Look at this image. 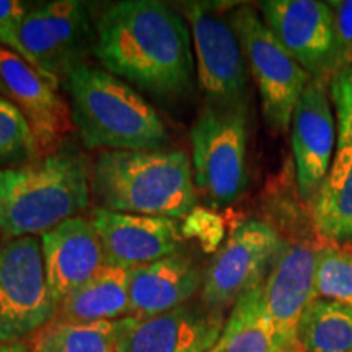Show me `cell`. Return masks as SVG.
Masks as SVG:
<instances>
[{"instance_id": "obj_29", "label": "cell", "mask_w": 352, "mask_h": 352, "mask_svg": "<svg viewBox=\"0 0 352 352\" xmlns=\"http://www.w3.org/2000/svg\"><path fill=\"white\" fill-rule=\"evenodd\" d=\"M0 96H3V98L10 100V96H8V90H7V87H6V83H3V80H2V77H0Z\"/></svg>"}, {"instance_id": "obj_23", "label": "cell", "mask_w": 352, "mask_h": 352, "mask_svg": "<svg viewBox=\"0 0 352 352\" xmlns=\"http://www.w3.org/2000/svg\"><path fill=\"white\" fill-rule=\"evenodd\" d=\"M328 85L329 98L336 108L338 145L331 170L321 189L340 186L352 166V67L334 74Z\"/></svg>"}, {"instance_id": "obj_22", "label": "cell", "mask_w": 352, "mask_h": 352, "mask_svg": "<svg viewBox=\"0 0 352 352\" xmlns=\"http://www.w3.org/2000/svg\"><path fill=\"white\" fill-rule=\"evenodd\" d=\"M116 321L70 323L51 320L36 331V352H118Z\"/></svg>"}, {"instance_id": "obj_27", "label": "cell", "mask_w": 352, "mask_h": 352, "mask_svg": "<svg viewBox=\"0 0 352 352\" xmlns=\"http://www.w3.org/2000/svg\"><path fill=\"white\" fill-rule=\"evenodd\" d=\"M28 10L19 0H0V46L13 51L30 64L28 52L20 41V26Z\"/></svg>"}, {"instance_id": "obj_17", "label": "cell", "mask_w": 352, "mask_h": 352, "mask_svg": "<svg viewBox=\"0 0 352 352\" xmlns=\"http://www.w3.org/2000/svg\"><path fill=\"white\" fill-rule=\"evenodd\" d=\"M41 250L46 279L57 305L107 264L90 219H69L43 233Z\"/></svg>"}, {"instance_id": "obj_13", "label": "cell", "mask_w": 352, "mask_h": 352, "mask_svg": "<svg viewBox=\"0 0 352 352\" xmlns=\"http://www.w3.org/2000/svg\"><path fill=\"white\" fill-rule=\"evenodd\" d=\"M298 195L314 202L331 170L338 145V126L327 83L311 78L298 100L290 122Z\"/></svg>"}, {"instance_id": "obj_15", "label": "cell", "mask_w": 352, "mask_h": 352, "mask_svg": "<svg viewBox=\"0 0 352 352\" xmlns=\"http://www.w3.org/2000/svg\"><path fill=\"white\" fill-rule=\"evenodd\" d=\"M90 220L100 236L107 264L129 271L179 252L183 243L182 228L175 219L96 208Z\"/></svg>"}, {"instance_id": "obj_11", "label": "cell", "mask_w": 352, "mask_h": 352, "mask_svg": "<svg viewBox=\"0 0 352 352\" xmlns=\"http://www.w3.org/2000/svg\"><path fill=\"white\" fill-rule=\"evenodd\" d=\"M264 23L314 80L329 83L340 70L333 12L318 0H266Z\"/></svg>"}, {"instance_id": "obj_6", "label": "cell", "mask_w": 352, "mask_h": 352, "mask_svg": "<svg viewBox=\"0 0 352 352\" xmlns=\"http://www.w3.org/2000/svg\"><path fill=\"white\" fill-rule=\"evenodd\" d=\"M230 21L256 82L264 121L274 134H284L290 129L294 111L311 77L285 51L256 8L236 7Z\"/></svg>"}, {"instance_id": "obj_24", "label": "cell", "mask_w": 352, "mask_h": 352, "mask_svg": "<svg viewBox=\"0 0 352 352\" xmlns=\"http://www.w3.org/2000/svg\"><path fill=\"white\" fill-rule=\"evenodd\" d=\"M41 158L32 127L10 100L0 96V170L20 168Z\"/></svg>"}, {"instance_id": "obj_18", "label": "cell", "mask_w": 352, "mask_h": 352, "mask_svg": "<svg viewBox=\"0 0 352 352\" xmlns=\"http://www.w3.org/2000/svg\"><path fill=\"white\" fill-rule=\"evenodd\" d=\"M202 274L192 256L176 252L129 271V315L145 318L191 302L202 289Z\"/></svg>"}, {"instance_id": "obj_14", "label": "cell", "mask_w": 352, "mask_h": 352, "mask_svg": "<svg viewBox=\"0 0 352 352\" xmlns=\"http://www.w3.org/2000/svg\"><path fill=\"white\" fill-rule=\"evenodd\" d=\"M316 250L283 236V246L264 280V298L283 352H302L297 341L300 318L315 298Z\"/></svg>"}, {"instance_id": "obj_25", "label": "cell", "mask_w": 352, "mask_h": 352, "mask_svg": "<svg viewBox=\"0 0 352 352\" xmlns=\"http://www.w3.org/2000/svg\"><path fill=\"white\" fill-rule=\"evenodd\" d=\"M314 222L324 239L352 243V166L334 189H321L314 202Z\"/></svg>"}, {"instance_id": "obj_3", "label": "cell", "mask_w": 352, "mask_h": 352, "mask_svg": "<svg viewBox=\"0 0 352 352\" xmlns=\"http://www.w3.org/2000/svg\"><path fill=\"white\" fill-rule=\"evenodd\" d=\"M87 158L70 145L20 168L0 170V236H34L77 217L90 204Z\"/></svg>"}, {"instance_id": "obj_12", "label": "cell", "mask_w": 352, "mask_h": 352, "mask_svg": "<svg viewBox=\"0 0 352 352\" xmlns=\"http://www.w3.org/2000/svg\"><path fill=\"white\" fill-rule=\"evenodd\" d=\"M118 323V352H209L222 336L223 314L191 300L145 318L124 316Z\"/></svg>"}, {"instance_id": "obj_28", "label": "cell", "mask_w": 352, "mask_h": 352, "mask_svg": "<svg viewBox=\"0 0 352 352\" xmlns=\"http://www.w3.org/2000/svg\"><path fill=\"white\" fill-rule=\"evenodd\" d=\"M328 6L333 12L340 70L352 67V0H333Z\"/></svg>"}, {"instance_id": "obj_5", "label": "cell", "mask_w": 352, "mask_h": 352, "mask_svg": "<svg viewBox=\"0 0 352 352\" xmlns=\"http://www.w3.org/2000/svg\"><path fill=\"white\" fill-rule=\"evenodd\" d=\"M246 111L204 104L189 131L196 191L214 209L232 206L248 186Z\"/></svg>"}, {"instance_id": "obj_20", "label": "cell", "mask_w": 352, "mask_h": 352, "mask_svg": "<svg viewBox=\"0 0 352 352\" xmlns=\"http://www.w3.org/2000/svg\"><path fill=\"white\" fill-rule=\"evenodd\" d=\"M219 344L222 352H283L264 298V284L232 307Z\"/></svg>"}, {"instance_id": "obj_26", "label": "cell", "mask_w": 352, "mask_h": 352, "mask_svg": "<svg viewBox=\"0 0 352 352\" xmlns=\"http://www.w3.org/2000/svg\"><path fill=\"white\" fill-rule=\"evenodd\" d=\"M315 298L352 308V252L327 245L316 250Z\"/></svg>"}, {"instance_id": "obj_2", "label": "cell", "mask_w": 352, "mask_h": 352, "mask_svg": "<svg viewBox=\"0 0 352 352\" xmlns=\"http://www.w3.org/2000/svg\"><path fill=\"white\" fill-rule=\"evenodd\" d=\"M91 191L113 212L183 219L195 209L192 164L184 151H104L91 168Z\"/></svg>"}, {"instance_id": "obj_7", "label": "cell", "mask_w": 352, "mask_h": 352, "mask_svg": "<svg viewBox=\"0 0 352 352\" xmlns=\"http://www.w3.org/2000/svg\"><path fill=\"white\" fill-rule=\"evenodd\" d=\"M30 65L59 90L74 70L95 56L96 25L90 7L77 0H56L30 8L20 26Z\"/></svg>"}, {"instance_id": "obj_16", "label": "cell", "mask_w": 352, "mask_h": 352, "mask_svg": "<svg viewBox=\"0 0 352 352\" xmlns=\"http://www.w3.org/2000/svg\"><path fill=\"white\" fill-rule=\"evenodd\" d=\"M0 77L10 101L19 107L32 127L39 155L47 157L64 147V139L74 122L67 103L57 95V88L19 54L2 46Z\"/></svg>"}, {"instance_id": "obj_8", "label": "cell", "mask_w": 352, "mask_h": 352, "mask_svg": "<svg viewBox=\"0 0 352 352\" xmlns=\"http://www.w3.org/2000/svg\"><path fill=\"white\" fill-rule=\"evenodd\" d=\"M191 26L196 77L206 104L220 108H246L248 64L230 16L206 2L184 3Z\"/></svg>"}, {"instance_id": "obj_1", "label": "cell", "mask_w": 352, "mask_h": 352, "mask_svg": "<svg viewBox=\"0 0 352 352\" xmlns=\"http://www.w3.org/2000/svg\"><path fill=\"white\" fill-rule=\"evenodd\" d=\"M95 57L109 74L160 98H179L195 87L191 30L165 2L109 6L96 21Z\"/></svg>"}, {"instance_id": "obj_30", "label": "cell", "mask_w": 352, "mask_h": 352, "mask_svg": "<svg viewBox=\"0 0 352 352\" xmlns=\"http://www.w3.org/2000/svg\"><path fill=\"white\" fill-rule=\"evenodd\" d=\"M209 352H222V346H220L219 342H217V346H215L214 349H212V351H209Z\"/></svg>"}, {"instance_id": "obj_4", "label": "cell", "mask_w": 352, "mask_h": 352, "mask_svg": "<svg viewBox=\"0 0 352 352\" xmlns=\"http://www.w3.org/2000/svg\"><path fill=\"white\" fill-rule=\"evenodd\" d=\"M70 116L88 148L160 151L168 144L165 122L129 83L85 64L64 82Z\"/></svg>"}, {"instance_id": "obj_9", "label": "cell", "mask_w": 352, "mask_h": 352, "mask_svg": "<svg viewBox=\"0 0 352 352\" xmlns=\"http://www.w3.org/2000/svg\"><path fill=\"white\" fill-rule=\"evenodd\" d=\"M57 307L44 271L41 240L0 241V344L39 331L54 320Z\"/></svg>"}, {"instance_id": "obj_10", "label": "cell", "mask_w": 352, "mask_h": 352, "mask_svg": "<svg viewBox=\"0 0 352 352\" xmlns=\"http://www.w3.org/2000/svg\"><path fill=\"white\" fill-rule=\"evenodd\" d=\"M283 246V235L263 220H245L230 233L204 272L201 300L223 314L264 284Z\"/></svg>"}, {"instance_id": "obj_19", "label": "cell", "mask_w": 352, "mask_h": 352, "mask_svg": "<svg viewBox=\"0 0 352 352\" xmlns=\"http://www.w3.org/2000/svg\"><path fill=\"white\" fill-rule=\"evenodd\" d=\"M129 315V270L104 264L96 274L60 300L56 320L70 323L116 321Z\"/></svg>"}, {"instance_id": "obj_21", "label": "cell", "mask_w": 352, "mask_h": 352, "mask_svg": "<svg viewBox=\"0 0 352 352\" xmlns=\"http://www.w3.org/2000/svg\"><path fill=\"white\" fill-rule=\"evenodd\" d=\"M302 352H352V308L314 298L297 328Z\"/></svg>"}]
</instances>
